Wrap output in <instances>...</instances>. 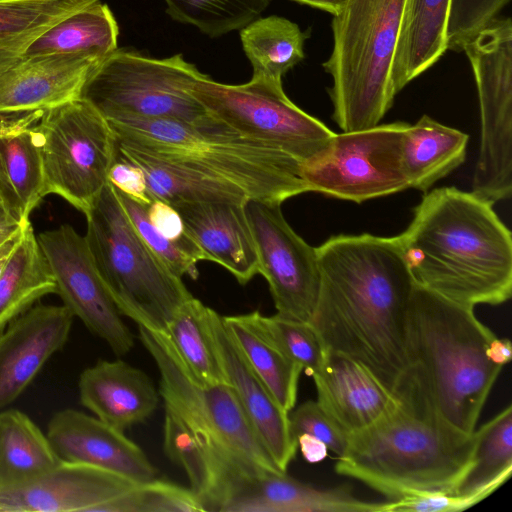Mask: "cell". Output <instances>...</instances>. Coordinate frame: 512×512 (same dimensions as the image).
<instances>
[{
    "mask_svg": "<svg viewBox=\"0 0 512 512\" xmlns=\"http://www.w3.org/2000/svg\"><path fill=\"white\" fill-rule=\"evenodd\" d=\"M186 234L213 261L245 285L258 274V257L244 204L181 202L172 205Z\"/></svg>",
    "mask_w": 512,
    "mask_h": 512,
    "instance_id": "obj_23",
    "label": "cell"
},
{
    "mask_svg": "<svg viewBox=\"0 0 512 512\" xmlns=\"http://www.w3.org/2000/svg\"><path fill=\"white\" fill-rule=\"evenodd\" d=\"M104 512H206L190 489L158 478L140 483L109 502Z\"/></svg>",
    "mask_w": 512,
    "mask_h": 512,
    "instance_id": "obj_41",
    "label": "cell"
},
{
    "mask_svg": "<svg viewBox=\"0 0 512 512\" xmlns=\"http://www.w3.org/2000/svg\"><path fill=\"white\" fill-rule=\"evenodd\" d=\"M118 152L140 167L152 199L171 205L181 202L245 204L249 196L235 183L184 164L159 158L117 140Z\"/></svg>",
    "mask_w": 512,
    "mask_h": 512,
    "instance_id": "obj_27",
    "label": "cell"
},
{
    "mask_svg": "<svg viewBox=\"0 0 512 512\" xmlns=\"http://www.w3.org/2000/svg\"><path fill=\"white\" fill-rule=\"evenodd\" d=\"M137 484L95 466L61 460L22 486L0 489V511L103 512L109 502Z\"/></svg>",
    "mask_w": 512,
    "mask_h": 512,
    "instance_id": "obj_17",
    "label": "cell"
},
{
    "mask_svg": "<svg viewBox=\"0 0 512 512\" xmlns=\"http://www.w3.org/2000/svg\"><path fill=\"white\" fill-rule=\"evenodd\" d=\"M316 248L320 287L311 326L325 350L359 362L396 395L409 369L415 287L396 236L341 234Z\"/></svg>",
    "mask_w": 512,
    "mask_h": 512,
    "instance_id": "obj_1",
    "label": "cell"
},
{
    "mask_svg": "<svg viewBox=\"0 0 512 512\" xmlns=\"http://www.w3.org/2000/svg\"><path fill=\"white\" fill-rule=\"evenodd\" d=\"M163 445L165 454L184 469L190 489L204 506L212 481L208 457L196 432L166 407Z\"/></svg>",
    "mask_w": 512,
    "mask_h": 512,
    "instance_id": "obj_39",
    "label": "cell"
},
{
    "mask_svg": "<svg viewBox=\"0 0 512 512\" xmlns=\"http://www.w3.org/2000/svg\"><path fill=\"white\" fill-rule=\"evenodd\" d=\"M37 239L63 305L116 355L127 354L134 346L133 334L98 274L85 237L62 224L37 234Z\"/></svg>",
    "mask_w": 512,
    "mask_h": 512,
    "instance_id": "obj_16",
    "label": "cell"
},
{
    "mask_svg": "<svg viewBox=\"0 0 512 512\" xmlns=\"http://www.w3.org/2000/svg\"><path fill=\"white\" fill-rule=\"evenodd\" d=\"M26 223V222H25ZM23 224L14 221L0 219V247L8 241L16 238L20 233Z\"/></svg>",
    "mask_w": 512,
    "mask_h": 512,
    "instance_id": "obj_49",
    "label": "cell"
},
{
    "mask_svg": "<svg viewBox=\"0 0 512 512\" xmlns=\"http://www.w3.org/2000/svg\"><path fill=\"white\" fill-rule=\"evenodd\" d=\"M468 134L443 125L428 115L406 127L401 163L409 188L427 192L466 159Z\"/></svg>",
    "mask_w": 512,
    "mask_h": 512,
    "instance_id": "obj_28",
    "label": "cell"
},
{
    "mask_svg": "<svg viewBox=\"0 0 512 512\" xmlns=\"http://www.w3.org/2000/svg\"><path fill=\"white\" fill-rule=\"evenodd\" d=\"M115 191L138 234L168 269L180 278L188 275L193 280L197 279V263L206 260V257L196 243L193 240L181 243L166 238L150 222L147 215L148 206L129 198L117 189Z\"/></svg>",
    "mask_w": 512,
    "mask_h": 512,
    "instance_id": "obj_40",
    "label": "cell"
},
{
    "mask_svg": "<svg viewBox=\"0 0 512 512\" xmlns=\"http://www.w3.org/2000/svg\"><path fill=\"white\" fill-rule=\"evenodd\" d=\"M56 293V283L30 221L0 274V331L42 297Z\"/></svg>",
    "mask_w": 512,
    "mask_h": 512,
    "instance_id": "obj_30",
    "label": "cell"
},
{
    "mask_svg": "<svg viewBox=\"0 0 512 512\" xmlns=\"http://www.w3.org/2000/svg\"><path fill=\"white\" fill-rule=\"evenodd\" d=\"M309 32L280 16L256 18L240 30L243 50L253 75L282 81L290 69L304 57Z\"/></svg>",
    "mask_w": 512,
    "mask_h": 512,
    "instance_id": "obj_33",
    "label": "cell"
},
{
    "mask_svg": "<svg viewBox=\"0 0 512 512\" xmlns=\"http://www.w3.org/2000/svg\"><path fill=\"white\" fill-rule=\"evenodd\" d=\"M254 326L287 357L312 376L322 365L325 348L310 323L264 316L258 311L248 313Z\"/></svg>",
    "mask_w": 512,
    "mask_h": 512,
    "instance_id": "obj_38",
    "label": "cell"
},
{
    "mask_svg": "<svg viewBox=\"0 0 512 512\" xmlns=\"http://www.w3.org/2000/svg\"><path fill=\"white\" fill-rule=\"evenodd\" d=\"M19 236V234H18ZM18 236L10 241H8L6 244H4L0 248V274L2 273L3 269L5 268L9 258L11 257L16 245Z\"/></svg>",
    "mask_w": 512,
    "mask_h": 512,
    "instance_id": "obj_50",
    "label": "cell"
},
{
    "mask_svg": "<svg viewBox=\"0 0 512 512\" xmlns=\"http://www.w3.org/2000/svg\"><path fill=\"white\" fill-rule=\"evenodd\" d=\"M476 432L401 402L363 430L348 435L337 474L357 479L390 500L413 493H456L473 465Z\"/></svg>",
    "mask_w": 512,
    "mask_h": 512,
    "instance_id": "obj_4",
    "label": "cell"
},
{
    "mask_svg": "<svg viewBox=\"0 0 512 512\" xmlns=\"http://www.w3.org/2000/svg\"><path fill=\"white\" fill-rule=\"evenodd\" d=\"M118 34L112 11L97 0L52 25L26 48L23 57L81 54L104 60L117 49Z\"/></svg>",
    "mask_w": 512,
    "mask_h": 512,
    "instance_id": "obj_29",
    "label": "cell"
},
{
    "mask_svg": "<svg viewBox=\"0 0 512 512\" xmlns=\"http://www.w3.org/2000/svg\"><path fill=\"white\" fill-rule=\"evenodd\" d=\"M301 4L323 10L333 16L338 15L348 0H292Z\"/></svg>",
    "mask_w": 512,
    "mask_h": 512,
    "instance_id": "obj_48",
    "label": "cell"
},
{
    "mask_svg": "<svg viewBox=\"0 0 512 512\" xmlns=\"http://www.w3.org/2000/svg\"><path fill=\"white\" fill-rule=\"evenodd\" d=\"M81 404L106 424L125 431L157 409L160 393L142 370L122 360H99L78 381Z\"/></svg>",
    "mask_w": 512,
    "mask_h": 512,
    "instance_id": "obj_24",
    "label": "cell"
},
{
    "mask_svg": "<svg viewBox=\"0 0 512 512\" xmlns=\"http://www.w3.org/2000/svg\"><path fill=\"white\" fill-rule=\"evenodd\" d=\"M174 20L197 27L210 37H219L258 18L271 0H164Z\"/></svg>",
    "mask_w": 512,
    "mask_h": 512,
    "instance_id": "obj_37",
    "label": "cell"
},
{
    "mask_svg": "<svg viewBox=\"0 0 512 512\" xmlns=\"http://www.w3.org/2000/svg\"><path fill=\"white\" fill-rule=\"evenodd\" d=\"M293 437L311 435L324 442L329 450L340 457L346 450L348 435L321 408L317 401L308 400L288 413Z\"/></svg>",
    "mask_w": 512,
    "mask_h": 512,
    "instance_id": "obj_42",
    "label": "cell"
},
{
    "mask_svg": "<svg viewBox=\"0 0 512 512\" xmlns=\"http://www.w3.org/2000/svg\"><path fill=\"white\" fill-rule=\"evenodd\" d=\"M102 61L81 54L22 57L0 73V115L44 111L80 97Z\"/></svg>",
    "mask_w": 512,
    "mask_h": 512,
    "instance_id": "obj_20",
    "label": "cell"
},
{
    "mask_svg": "<svg viewBox=\"0 0 512 512\" xmlns=\"http://www.w3.org/2000/svg\"><path fill=\"white\" fill-rule=\"evenodd\" d=\"M296 441L303 457L309 463L320 462L327 456L328 448L326 444L311 435L301 434L296 438Z\"/></svg>",
    "mask_w": 512,
    "mask_h": 512,
    "instance_id": "obj_46",
    "label": "cell"
},
{
    "mask_svg": "<svg viewBox=\"0 0 512 512\" xmlns=\"http://www.w3.org/2000/svg\"><path fill=\"white\" fill-rule=\"evenodd\" d=\"M212 338L223 366L227 382L251 422L255 432L277 467L286 472L298 448L293 437L288 413L271 396L231 338L223 321L210 308Z\"/></svg>",
    "mask_w": 512,
    "mask_h": 512,
    "instance_id": "obj_21",
    "label": "cell"
},
{
    "mask_svg": "<svg viewBox=\"0 0 512 512\" xmlns=\"http://www.w3.org/2000/svg\"><path fill=\"white\" fill-rule=\"evenodd\" d=\"M491 495L484 491L471 495L453 493H413L383 503L381 512H455L466 510Z\"/></svg>",
    "mask_w": 512,
    "mask_h": 512,
    "instance_id": "obj_43",
    "label": "cell"
},
{
    "mask_svg": "<svg viewBox=\"0 0 512 512\" xmlns=\"http://www.w3.org/2000/svg\"><path fill=\"white\" fill-rule=\"evenodd\" d=\"M95 1L0 2V73L19 61L26 48L52 25Z\"/></svg>",
    "mask_w": 512,
    "mask_h": 512,
    "instance_id": "obj_35",
    "label": "cell"
},
{
    "mask_svg": "<svg viewBox=\"0 0 512 512\" xmlns=\"http://www.w3.org/2000/svg\"><path fill=\"white\" fill-rule=\"evenodd\" d=\"M311 377L318 404L347 435L372 425L400 403L367 368L338 352L326 350Z\"/></svg>",
    "mask_w": 512,
    "mask_h": 512,
    "instance_id": "obj_22",
    "label": "cell"
},
{
    "mask_svg": "<svg viewBox=\"0 0 512 512\" xmlns=\"http://www.w3.org/2000/svg\"><path fill=\"white\" fill-rule=\"evenodd\" d=\"M224 324L277 404L289 413L296 404L302 367L287 357L252 323L248 313L223 316Z\"/></svg>",
    "mask_w": 512,
    "mask_h": 512,
    "instance_id": "obj_32",
    "label": "cell"
},
{
    "mask_svg": "<svg viewBox=\"0 0 512 512\" xmlns=\"http://www.w3.org/2000/svg\"><path fill=\"white\" fill-rule=\"evenodd\" d=\"M475 77L480 147L472 192L492 204L512 191V21L495 17L463 46Z\"/></svg>",
    "mask_w": 512,
    "mask_h": 512,
    "instance_id": "obj_11",
    "label": "cell"
},
{
    "mask_svg": "<svg viewBox=\"0 0 512 512\" xmlns=\"http://www.w3.org/2000/svg\"><path fill=\"white\" fill-rule=\"evenodd\" d=\"M205 77L181 54L157 59L117 48L93 69L80 97L107 120L132 117L198 122L209 113L190 88Z\"/></svg>",
    "mask_w": 512,
    "mask_h": 512,
    "instance_id": "obj_8",
    "label": "cell"
},
{
    "mask_svg": "<svg viewBox=\"0 0 512 512\" xmlns=\"http://www.w3.org/2000/svg\"><path fill=\"white\" fill-rule=\"evenodd\" d=\"M42 112L0 115V183L10 211L20 224L30 221V215L45 197L35 129Z\"/></svg>",
    "mask_w": 512,
    "mask_h": 512,
    "instance_id": "obj_25",
    "label": "cell"
},
{
    "mask_svg": "<svg viewBox=\"0 0 512 512\" xmlns=\"http://www.w3.org/2000/svg\"><path fill=\"white\" fill-rule=\"evenodd\" d=\"M190 92L220 122L301 163L322 153L335 135L286 96L282 81L253 75L245 84L227 85L207 76L194 82Z\"/></svg>",
    "mask_w": 512,
    "mask_h": 512,
    "instance_id": "obj_12",
    "label": "cell"
},
{
    "mask_svg": "<svg viewBox=\"0 0 512 512\" xmlns=\"http://www.w3.org/2000/svg\"><path fill=\"white\" fill-rule=\"evenodd\" d=\"M408 124L397 121L335 133L322 153L301 164L308 192L362 203L409 189L401 163Z\"/></svg>",
    "mask_w": 512,
    "mask_h": 512,
    "instance_id": "obj_13",
    "label": "cell"
},
{
    "mask_svg": "<svg viewBox=\"0 0 512 512\" xmlns=\"http://www.w3.org/2000/svg\"><path fill=\"white\" fill-rule=\"evenodd\" d=\"M7 1H24V0H0V2H7Z\"/></svg>",
    "mask_w": 512,
    "mask_h": 512,
    "instance_id": "obj_52",
    "label": "cell"
},
{
    "mask_svg": "<svg viewBox=\"0 0 512 512\" xmlns=\"http://www.w3.org/2000/svg\"><path fill=\"white\" fill-rule=\"evenodd\" d=\"M60 461L47 435L26 413L0 410V489L22 486Z\"/></svg>",
    "mask_w": 512,
    "mask_h": 512,
    "instance_id": "obj_31",
    "label": "cell"
},
{
    "mask_svg": "<svg viewBox=\"0 0 512 512\" xmlns=\"http://www.w3.org/2000/svg\"><path fill=\"white\" fill-rule=\"evenodd\" d=\"M211 468L206 511L218 512H338L344 490L316 488L281 471L245 463L200 438Z\"/></svg>",
    "mask_w": 512,
    "mask_h": 512,
    "instance_id": "obj_15",
    "label": "cell"
},
{
    "mask_svg": "<svg viewBox=\"0 0 512 512\" xmlns=\"http://www.w3.org/2000/svg\"><path fill=\"white\" fill-rule=\"evenodd\" d=\"M495 337L473 306L415 283L408 318L409 369L395 396L473 433L503 368L486 354Z\"/></svg>",
    "mask_w": 512,
    "mask_h": 512,
    "instance_id": "obj_3",
    "label": "cell"
},
{
    "mask_svg": "<svg viewBox=\"0 0 512 512\" xmlns=\"http://www.w3.org/2000/svg\"><path fill=\"white\" fill-rule=\"evenodd\" d=\"M46 435L62 461L95 466L135 483L157 478V469L143 450L96 416L72 408L60 410L49 420Z\"/></svg>",
    "mask_w": 512,
    "mask_h": 512,
    "instance_id": "obj_19",
    "label": "cell"
},
{
    "mask_svg": "<svg viewBox=\"0 0 512 512\" xmlns=\"http://www.w3.org/2000/svg\"><path fill=\"white\" fill-rule=\"evenodd\" d=\"M209 311L192 296L180 305L163 332L195 379L205 384L228 383L212 338Z\"/></svg>",
    "mask_w": 512,
    "mask_h": 512,
    "instance_id": "obj_34",
    "label": "cell"
},
{
    "mask_svg": "<svg viewBox=\"0 0 512 512\" xmlns=\"http://www.w3.org/2000/svg\"><path fill=\"white\" fill-rule=\"evenodd\" d=\"M147 215L152 225L166 238L181 243L192 241L185 232L181 216L171 204L153 199L147 207Z\"/></svg>",
    "mask_w": 512,
    "mask_h": 512,
    "instance_id": "obj_45",
    "label": "cell"
},
{
    "mask_svg": "<svg viewBox=\"0 0 512 512\" xmlns=\"http://www.w3.org/2000/svg\"><path fill=\"white\" fill-rule=\"evenodd\" d=\"M475 432L473 465L457 487L458 495L492 494L512 473V406L509 404Z\"/></svg>",
    "mask_w": 512,
    "mask_h": 512,
    "instance_id": "obj_36",
    "label": "cell"
},
{
    "mask_svg": "<svg viewBox=\"0 0 512 512\" xmlns=\"http://www.w3.org/2000/svg\"><path fill=\"white\" fill-rule=\"evenodd\" d=\"M493 205L456 187L427 191L396 236L415 283L473 307L508 301L512 237Z\"/></svg>",
    "mask_w": 512,
    "mask_h": 512,
    "instance_id": "obj_2",
    "label": "cell"
},
{
    "mask_svg": "<svg viewBox=\"0 0 512 512\" xmlns=\"http://www.w3.org/2000/svg\"><path fill=\"white\" fill-rule=\"evenodd\" d=\"M405 0H348L333 16V48L323 63L332 119L343 132L372 128L392 107L391 68Z\"/></svg>",
    "mask_w": 512,
    "mask_h": 512,
    "instance_id": "obj_6",
    "label": "cell"
},
{
    "mask_svg": "<svg viewBox=\"0 0 512 512\" xmlns=\"http://www.w3.org/2000/svg\"><path fill=\"white\" fill-rule=\"evenodd\" d=\"M108 182L124 195L145 206H149L153 200L142 169L125 159L118 151L108 173Z\"/></svg>",
    "mask_w": 512,
    "mask_h": 512,
    "instance_id": "obj_44",
    "label": "cell"
},
{
    "mask_svg": "<svg viewBox=\"0 0 512 512\" xmlns=\"http://www.w3.org/2000/svg\"><path fill=\"white\" fill-rule=\"evenodd\" d=\"M138 329L140 340L158 367L159 393L166 408L233 457L257 467L281 471L228 383L198 381L186 369L165 332L142 326Z\"/></svg>",
    "mask_w": 512,
    "mask_h": 512,
    "instance_id": "obj_10",
    "label": "cell"
},
{
    "mask_svg": "<svg viewBox=\"0 0 512 512\" xmlns=\"http://www.w3.org/2000/svg\"><path fill=\"white\" fill-rule=\"evenodd\" d=\"M108 122L118 141L227 179L250 199L281 204L308 192L299 160L240 134L210 114L198 122L132 117Z\"/></svg>",
    "mask_w": 512,
    "mask_h": 512,
    "instance_id": "obj_5",
    "label": "cell"
},
{
    "mask_svg": "<svg viewBox=\"0 0 512 512\" xmlns=\"http://www.w3.org/2000/svg\"><path fill=\"white\" fill-rule=\"evenodd\" d=\"M0 219H5L9 221H14L19 223L14 216L12 215L8 202L6 200L3 188L0 183ZM20 224V223H19Z\"/></svg>",
    "mask_w": 512,
    "mask_h": 512,
    "instance_id": "obj_51",
    "label": "cell"
},
{
    "mask_svg": "<svg viewBox=\"0 0 512 512\" xmlns=\"http://www.w3.org/2000/svg\"><path fill=\"white\" fill-rule=\"evenodd\" d=\"M451 1L405 0L391 68L395 95L434 65L447 50Z\"/></svg>",
    "mask_w": 512,
    "mask_h": 512,
    "instance_id": "obj_26",
    "label": "cell"
},
{
    "mask_svg": "<svg viewBox=\"0 0 512 512\" xmlns=\"http://www.w3.org/2000/svg\"><path fill=\"white\" fill-rule=\"evenodd\" d=\"M6 244V243H5ZM1 248V247H0Z\"/></svg>",
    "mask_w": 512,
    "mask_h": 512,
    "instance_id": "obj_53",
    "label": "cell"
},
{
    "mask_svg": "<svg viewBox=\"0 0 512 512\" xmlns=\"http://www.w3.org/2000/svg\"><path fill=\"white\" fill-rule=\"evenodd\" d=\"M85 240L98 274L118 308L152 331H164L192 297L182 278L149 248L108 182L86 216Z\"/></svg>",
    "mask_w": 512,
    "mask_h": 512,
    "instance_id": "obj_7",
    "label": "cell"
},
{
    "mask_svg": "<svg viewBox=\"0 0 512 512\" xmlns=\"http://www.w3.org/2000/svg\"><path fill=\"white\" fill-rule=\"evenodd\" d=\"M486 354L492 362L504 366L510 362L512 357V345L510 340L495 337L489 344Z\"/></svg>",
    "mask_w": 512,
    "mask_h": 512,
    "instance_id": "obj_47",
    "label": "cell"
},
{
    "mask_svg": "<svg viewBox=\"0 0 512 512\" xmlns=\"http://www.w3.org/2000/svg\"><path fill=\"white\" fill-rule=\"evenodd\" d=\"M253 234L258 273L266 279L279 317L310 323L317 304V248L288 224L281 204L249 199L244 204Z\"/></svg>",
    "mask_w": 512,
    "mask_h": 512,
    "instance_id": "obj_14",
    "label": "cell"
},
{
    "mask_svg": "<svg viewBox=\"0 0 512 512\" xmlns=\"http://www.w3.org/2000/svg\"><path fill=\"white\" fill-rule=\"evenodd\" d=\"M73 320L63 304L36 303L0 331V410L12 404L63 348Z\"/></svg>",
    "mask_w": 512,
    "mask_h": 512,
    "instance_id": "obj_18",
    "label": "cell"
},
{
    "mask_svg": "<svg viewBox=\"0 0 512 512\" xmlns=\"http://www.w3.org/2000/svg\"><path fill=\"white\" fill-rule=\"evenodd\" d=\"M44 194H56L85 217L108 183L117 139L108 120L78 97L44 110L35 124Z\"/></svg>",
    "mask_w": 512,
    "mask_h": 512,
    "instance_id": "obj_9",
    "label": "cell"
}]
</instances>
